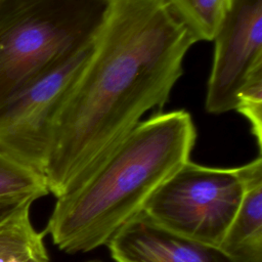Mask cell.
Listing matches in <instances>:
<instances>
[{"mask_svg": "<svg viewBox=\"0 0 262 262\" xmlns=\"http://www.w3.org/2000/svg\"><path fill=\"white\" fill-rule=\"evenodd\" d=\"M26 204L0 222V262H49L43 233L37 232Z\"/></svg>", "mask_w": 262, "mask_h": 262, "instance_id": "9c48e42d", "label": "cell"}, {"mask_svg": "<svg viewBox=\"0 0 262 262\" xmlns=\"http://www.w3.org/2000/svg\"><path fill=\"white\" fill-rule=\"evenodd\" d=\"M214 42L205 106L223 114L234 110L242 86L262 68V0H231Z\"/></svg>", "mask_w": 262, "mask_h": 262, "instance_id": "8992f818", "label": "cell"}, {"mask_svg": "<svg viewBox=\"0 0 262 262\" xmlns=\"http://www.w3.org/2000/svg\"><path fill=\"white\" fill-rule=\"evenodd\" d=\"M195 137L192 119L182 110L139 122L83 180L56 198L44 233L69 254L106 245L189 161Z\"/></svg>", "mask_w": 262, "mask_h": 262, "instance_id": "7a4b0ae2", "label": "cell"}, {"mask_svg": "<svg viewBox=\"0 0 262 262\" xmlns=\"http://www.w3.org/2000/svg\"><path fill=\"white\" fill-rule=\"evenodd\" d=\"M87 262H102L100 260H91V261H87Z\"/></svg>", "mask_w": 262, "mask_h": 262, "instance_id": "5bb4252c", "label": "cell"}, {"mask_svg": "<svg viewBox=\"0 0 262 262\" xmlns=\"http://www.w3.org/2000/svg\"><path fill=\"white\" fill-rule=\"evenodd\" d=\"M246 189L220 244L238 262H262V159L244 165Z\"/></svg>", "mask_w": 262, "mask_h": 262, "instance_id": "ba28073f", "label": "cell"}, {"mask_svg": "<svg viewBox=\"0 0 262 262\" xmlns=\"http://www.w3.org/2000/svg\"><path fill=\"white\" fill-rule=\"evenodd\" d=\"M195 40L163 0H110L90 54L56 119L44 169L56 198L161 108Z\"/></svg>", "mask_w": 262, "mask_h": 262, "instance_id": "6da1fadb", "label": "cell"}, {"mask_svg": "<svg viewBox=\"0 0 262 262\" xmlns=\"http://www.w3.org/2000/svg\"><path fill=\"white\" fill-rule=\"evenodd\" d=\"M92 46L63 58L0 104V144L43 176L56 119Z\"/></svg>", "mask_w": 262, "mask_h": 262, "instance_id": "5b68a950", "label": "cell"}, {"mask_svg": "<svg viewBox=\"0 0 262 262\" xmlns=\"http://www.w3.org/2000/svg\"><path fill=\"white\" fill-rule=\"evenodd\" d=\"M245 189L244 166L211 168L189 160L155 190L142 212L170 231L220 246Z\"/></svg>", "mask_w": 262, "mask_h": 262, "instance_id": "277c9868", "label": "cell"}, {"mask_svg": "<svg viewBox=\"0 0 262 262\" xmlns=\"http://www.w3.org/2000/svg\"><path fill=\"white\" fill-rule=\"evenodd\" d=\"M234 111L249 121L259 148L262 147V68L254 71L237 93Z\"/></svg>", "mask_w": 262, "mask_h": 262, "instance_id": "7c38bea8", "label": "cell"}, {"mask_svg": "<svg viewBox=\"0 0 262 262\" xmlns=\"http://www.w3.org/2000/svg\"><path fill=\"white\" fill-rule=\"evenodd\" d=\"M110 0H8L0 13V104L45 71L91 46Z\"/></svg>", "mask_w": 262, "mask_h": 262, "instance_id": "3957f363", "label": "cell"}, {"mask_svg": "<svg viewBox=\"0 0 262 262\" xmlns=\"http://www.w3.org/2000/svg\"><path fill=\"white\" fill-rule=\"evenodd\" d=\"M49 193L45 178L26 166L0 144V200L32 198Z\"/></svg>", "mask_w": 262, "mask_h": 262, "instance_id": "8fae6325", "label": "cell"}, {"mask_svg": "<svg viewBox=\"0 0 262 262\" xmlns=\"http://www.w3.org/2000/svg\"><path fill=\"white\" fill-rule=\"evenodd\" d=\"M32 198H9L0 200V222L9 217L26 204L33 203Z\"/></svg>", "mask_w": 262, "mask_h": 262, "instance_id": "4fadbf2b", "label": "cell"}, {"mask_svg": "<svg viewBox=\"0 0 262 262\" xmlns=\"http://www.w3.org/2000/svg\"><path fill=\"white\" fill-rule=\"evenodd\" d=\"M106 245L116 262H238L219 246L170 231L143 212Z\"/></svg>", "mask_w": 262, "mask_h": 262, "instance_id": "52a82bcc", "label": "cell"}, {"mask_svg": "<svg viewBox=\"0 0 262 262\" xmlns=\"http://www.w3.org/2000/svg\"><path fill=\"white\" fill-rule=\"evenodd\" d=\"M171 13L198 41H213L231 0H163Z\"/></svg>", "mask_w": 262, "mask_h": 262, "instance_id": "30bf717a", "label": "cell"}]
</instances>
